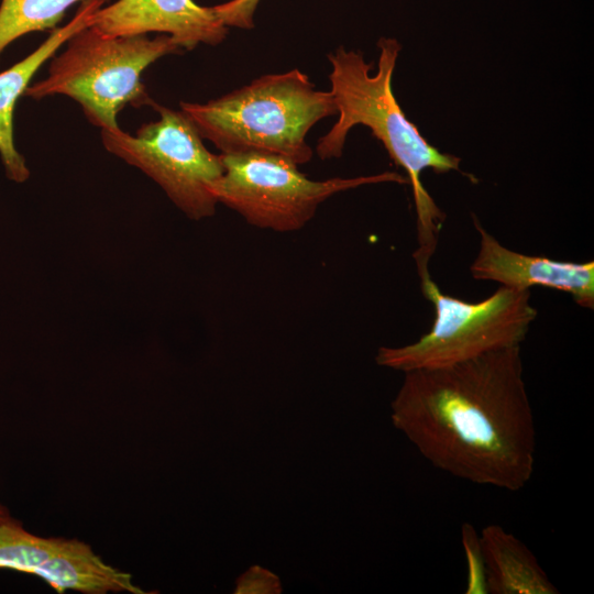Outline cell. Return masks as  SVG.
<instances>
[{"label": "cell", "mask_w": 594, "mask_h": 594, "mask_svg": "<svg viewBox=\"0 0 594 594\" xmlns=\"http://www.w3.org/2000/svg\"><path fill=\"white\" fill-rule=\"evenodd\" d=\"M392 422L436 469L518 492L531 480L537 430L520 346L405 373Z\"/></svg>", "instance_id": "6da1fadb"}, {"label": "cell", "mask_w": 594, "mask_h": 594, "mask_svg": "<svg viewBox=\"0 0 594 594\" xmlns=\"http://www.w3.org/2000/svg\"><path fill=\"white\" fill-rule=\"evenodd\" d=\"M377 46L380 55L375 74H371L372 64H367L360 52L341 46L328 55L331 65L330 92L339 117L319 139L316 152L321 160L340 157L349 131L361 124L370 128L395 164L405 169L413 188L417 216L418 246L413 256L421 280L430 276L429 261L446 218L425 188L421 174L427 168L439 174L451 170L462 173L461 160L429 144L398 105L392 89V78L400 43L396 38L381 37Z\"/></svg>", "instance_id": "7a4b0ae2"}, {"label": "cell", "mask_w": 594, "mask_h": 594, "mask_svg": "<svg viewBox=\"0 0 594 594\" xmlns=\"http://www.w3.org/2000/svg\"><path fill=\"white\" fill-rule=\"evenodd\" d=\"M179 107L220 154L274 155L296 165L312 157L306 142L310 129L337 114L331 92L316 89L297 68L261 76L204 103L182 101Z\"/></svg>", "instance_id": "3957f363"}, {"label": "cell", "mask_w": 594, "mask_h": 594, "mask_svg": "<svg viewBox=\"0 0 594 594\" xmlns=\"http://www.w3.org/2000/svg\"><path fill=\"white\" fill-rule=\"evenodd\" d=\"M180 50L166 34L111 36L88 25L68 38L66 48L52 58L47 77L29 85L24 95L36 100L67 96L94 125L117 130V116L127 105L151 100L141 81L143 72Z\"/></svg>", "instance_id": "277c9868"}, {"label": "cell", "mask_w": 594, "mask_h": 594, "mask_svg": "<svg viewBox=\"0 0 594 594\" xmlns=\"http://www.w3.org/2000/svg\"><path fill=\"white\" fill-rule=\"evenodd\" d=\"M420 284L424 297L435 308L432 328L413 343L380 348L375 356L380 366L406 373L520 346L537 318L530 289L501 286L484 300L469 302L443 294L431 276Z\"/></svg>", "instance_id": "5b68a950"}, {"label": "cell", "mask_w": 594, "mask_h": 594, "mask_svg": "<svg viewBox=\"0 0 594 594\" xmlns=\"http://www.w3.org/2000/svg\"><path fill=\"white\" fill-rule=\"evenodd\" d=\"M221 178L211 187L217 202L241 215L250 224L277 232L301 229L329 197L380 183H408L395 172L351 178L312 180L295 163L265 154H220Z\"/></svg>", "instance_id": "8992f818"}, {"label": "cell", "mask_w": 594, "mask_h": 594, "mask_svg": "<svg viewBox=\"0 0 594 594\" xmlns=\"http://www.w3.org/2000/svg\"><path fill=\"white\" fill-rule=\"evenodd\" d=\"M156 121L140 127L134 135L101 130L105 148L153 179L170 201L191 220L210 218L217 200L211 187L221 178L220 154L211 153L191 120L182 111L156 103Z\"/></svg>", "instance_id": "52a82bcc"}, {"label": "cell", "mask_w": 594, "mask_h": 594, "mask_svg": "<svg viewBox=\"0 0 594 594\" xmlns=\"http://www.w3.org/2000/svg\"><path fill=\"white\" fill-rule=\"evenodd\" d=\"M89 26L111 36L158 32L185 50L217 45L228 34L215 8L194 0H118L96 10Z\"/></svg>", "instance_id": "ba28073f"}, {"label": "cell", "mask_w": 594, "mask_h": 594, "mask_svg": "<svg viewBox=\"0 0 594 594\" xmlns=\"http://www.w3.org/2000/svg\"><path fill=\"white\" fill-rule=\"evenodd\" d=\"M480 250L470 266L474 279L492 280L503 287L527 290L542 286L564 292L583 308H594V262L556 261L507 249L473 217Z\"/></svg>", "instance_id": "9c48e42d"}, {"label": "cell", "mask_w": 594, "mask_h": 594, "mask_svg": "<svg viewBox=\"0 0 594 594\" xmlns=\"http://www.w3.org/2000/svg\"><path fill=\"white\" fill-rule=\"evenodd\" d=\"M88 11L78 9L76 15L64 26L54 29L50 36L24 59L0 73V156L8 177L22 183L30 176L24 157L14 144L13 114L18 99L24 95L32 77L42 65L70 36L88 25Z\"/></svg>", "instance_id": "30bf717a"}, {"label": "cell", "mask_w": 594, "mask_h": 594, "mask_svg": "<svg viewBox=\"0 0 594 594\" xmlns=\"http://www.w3.org/2000/svg\"><path fill=\"white\" fill-rule=\"evenodd\" d=\"M487 594H559L534 552L514 534L492 524L481 532Z\"/></svg>", "instance_id": "8fae6325"}, {"label": "cell", "mask_w": 594, "mask_h": 594, "mask_svg": "<svg viewBox=\"0 0 594 594\" xmlns=\"http://www.w3.org/2000/svg\"><path fill=\"white\" fill-rule=\"evenodd\" d=\"M58 593L67 590L88 594L129 592L144 594L131 575L105 563L92 549L77 539H63L59 548L35 571Z\"/></svg>", "instance_id": "7c38bea8"}, {"label": "cell", "mask_w": 594, "mask_h": 594, "mask_svg": "<svg viewBox=\"0 0 594 594\" xmlns=\"http://www.w3.org/2000/svg\"><path fill=\"white\" fill-rule=\"evenodd\" d=\"M78 1L84 0H1L0 55L20 36L54 29L66 10Z\"/></svg>", "instance_id": "4fadbf2b"}, {"label": "cell", "mask_w": 594, "mask_h": 594, "mask_svg": "<svg viewBox=\"0 0 594 594\" xmlns=\"http://www.w3.org/2000/svg\"><path fill=\"white\" fill-rule=\"evenodd\" d=\"M64 538H43L26 531L19 521H0V568L34 574L59 548Z\"/></svg>", "instance_id": "5bb4252c"}, {"label": "cell", "mask_w": 594, "mask_h": 594, "mask_svg": "<svg viewBox=\"0 0 594 594\" xmlns=\"http://www.w3.org/2000/svg\"><path fill=\"white\" fill-rule=\"evenodd\" d=\"M461 542L466 561V594H487L486 569L480 534L473 525L461 527Z\"/></svg>", "instance_id": "9a60e30c"}, {"label": "cell", "mask_w": 594, "mask_h": 594, "mask_svg": "<svg viewBox=\"0 0 594 594\" xmlns=\"http://www.w3.org/2000/svg\"><path fill=\"white\" fill-rule=\"evenodd\" d=\"M280 581L273 572L260 565H253L242 573L235 585V594H278Z\"/></svg>", "instance_id": "2e32d148"}, {"label": "cell", "mask_w": 594, "mask_h": 594, "mask_svg": "<svg viewBox=\"0 0 594 594\" xmlns=\"http://www.w3.org/2000/svg\"><path fill=\"white\" fill-rule=\"evenodd\" d=\"M260 0H229L213 6L222 23L230 28L252 29L254 13Z\"/></svg>", "instance_id": "e0dca14e"}, {"label": "cell", "mask_w": 594, "mask_h": 594, "mask_svg": "<svg viewBox=\"0 0 594 594\" xmlns=\"http://www.w3.org/2000/svg\"><path fill=\"white\" fill-rule=\"evenodd\" d=\"M10 518L7 508L0 503V521Z\"/></svg>", "instance_id": "ac0fdd59"}]
</instances>
